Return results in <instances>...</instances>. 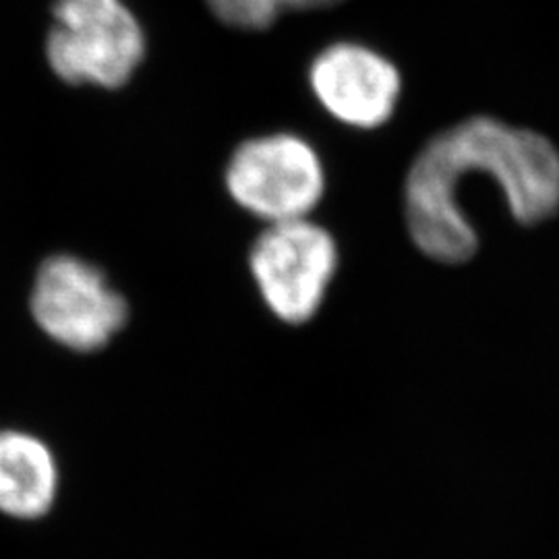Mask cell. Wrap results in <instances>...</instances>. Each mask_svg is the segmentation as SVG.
Returning <instances> with one entry per match:
<instances>
[{"label": "cell", "mask_w": 559, "mask_h": 559, "mask_svg": "<svg viewBox=\"0 0 559 559\" xmlns=\"http://www.w3.org/2000/svg\"><path fill=\"white\" fill-rule=\"evenodd\" d=\"M475 175L500 187L510 214L524 226L559 212V152L551 141L491 117L462 120L420 150L404 182L406 228L429 260L450 187Z\"/></svg>", "instance_id": "obj_1"}, {"label": "cell", "mask_w": 559, "mask_h": 559, "mask_svg": "<svg viewBox=\"0 0 559 559\" xmlns=\"http://www.w3.org/2000/svg\"><path fill=\"white\" fill-rule=\"evenodd\" d=\"M338 267V242L311 218L265 224L249 249V272L263 305L288 325L320 313Z\"/></svg>", "instance_id": "obj_2"}, {"label": "cell", "mask_w": 559, "mask_h": 559, "mask_svg": "<svg viewBox=\"0 0 559 559\" xmlns=\"http://www.w3.org/2000/svg\"><path fill=\"white\" fill-rule=\"evenodd\" d=\"M46 57L71 85L119 90L145 57V34L122 0H57Z\"/></svg>", "instance_id": "obj_3"}, {"label": "cell", "mask_w": 559, "mask_h": 559, "mask_svg": "<svg viewBox=\"0 0 559 559\" xmlns=\"http://www.w3.org/2000/svg\"><path fill=\"white\" fill-rule=\"evenodd\" d=\"M29 311L48 338L73 353L106 348L131 316L129 302L100 267L69 253L41 261Z\"/></svg>", "instance_id": "obj_4"}, {"label": "cell", "mask_w": 559, "mask_h": 559, "mask_svg": "<svg viewBox=\"0 0 559 559\" xmlns=\"http://www.w3.org/2000/svg\"><path fill=\"white\" fill-rule=\"evenodd\" d=\"M233 201L265 224L311 218L323 200L325 170L311 143L293 133L240 143L224 173Z\"/></svg>", "instance_id": "obj_5"}, {"label": "cell", "mask_w": 559, "mask_h": 559, "mask_svg": "<svg viewBox=\"0 0 559 559\" xmlns=\"http://www.w3.org/2000/svg\"><path fill=\"white\" fill-rule=\"evenodd\" d=\"M309 83L334 119L357 129L381 127L392 117L402 92L394 62L355 41L323 48L311 62Z\"/></svg>", "instance_id": "obj_6"}, {"label": "cell", "mask_w": 559, "mask_h": 559, "mask_svg": "<svg viewBox=\"0 0 559 559\" xmlns=\"http://www.w3.org/2000/svg\"><path fill=\"white\" fill-rule=\"evenodd\" d=\"M60 471L52 448L21 429H0V514L38 520L59 498Z\"/></svg>", "instance_id": "obj_7"}, {"label": "cell", "mask_w": 559, "mask_h": 559, "mask_svg": "<svg viewBox=\"0 0 559 559\" xmlns=\"http://www.w3.org/2000/svg\"><path fill=\"white\" fill-rule=\"evenodd\" d=\"M205 4L222 23L247 32L267 29L284 11L280 0H205Z\"/></svg>", "instance_id": "obj_8"}, {"label": "cell", "mask_w": 559, "mask_h": 559, "mask_svg": "<svg viewBox=\"0 0 559 559\" xmlns=\"http://www.w3.org/2000/svg\"><path fill=\"white\" fill-rule=\"evenodd\" d=\"M342 0H280L282 9H293V11H311V9H328L334 7Z\"/></svg>", "instance_id": "obj_9"}]
</instances>
